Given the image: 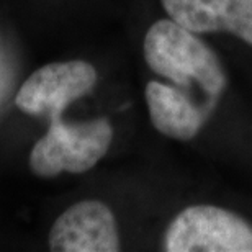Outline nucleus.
Masks as SVG:
<instances>
[{"instance_id":"f257e3e1","label":"nucleus","mask_w":252,"mask_h":252,"mask_svg":"<svg viewBox=\"0 0 252 252\" xmlns=\"http://www.w3.org/2000/svg\"><path fill=\"white\" fill-rule=\"evenodd\" d=\"M143 56L156 75L193 94L215 112L228 92L229 77L218 53L201 34L169 17L148 28L143 39Z\"/></svg>"},{"instance_id":"f03ea898","label":"nucleus","mask_w":252,"mask_h":252,"mask_svg":"<svg viewBox=\"0 0 252 252\" xmlns=\"http://www.w3.org/2000/svg\"><path fill=\"white\" fill-rule=\"evenodd\" d=\"M113 136V125L107 117L49 122L48 131L30 151V170L39 179H54L63 172H89L107 156Z\"/></svg>"},{"instance_id":"7ed1b4c3","label":"nucleus","mask_w":252,"mask_h":252,"mask_svg":"<svg viewBox=\"0 0 252 252\" xmlns=\"http://www.w3.org/2000/svg\"><path fill=\"white\" fill-rule=\"evenodd\" d=\"M160 249L165 252H252V223L220 205H189L167 223Z\"/></svg>"},{"instance_id":"20e7f679","label":"nucleus","mask_w":252,"mask_h":252,"mask_svg":"<svg viewBox=\"0 0 252 252\" xmlns=\"http://www.w3.org/2000/svg\"><path fill=\"white\" fill-rule=\"evenodd\" d=\"M98 72L84 59L49 63L30 75L15 97V105L30 117L63 118L70 105L95 89Z\"/></svg>"},{"instance_id":"39448f33","label":"nucleus","mask_w":252,"mask_h":252,"mask_svg":"<svg viewBox=\"0 0 252 252\" xmlns=\"http://www.w3.org/2000/svg\"><path fill=\"white\" fill-rule=\"evenodd\" d=\"M53 252H118V223L112 208L100 200H82L64 210L48 236Z\"/></svg>"},{"instance_id":"423d86ee","label":"nucleus","mask_w":252,"mask_h":252,"mask_svg":"<svg viewBox=\"0 0 252 252\" xmlns=\"http://www.w3.org/2000/svg\"><path fill=\"white\" fill-rule=\"evenodd\" d=\"M144 100L156 131L180 143L193 141L215 115V110L193 94L162 80L146 84Z\"/></svg>"},{"instance_id":"0eeeda50","label":"nucleus","mask_w":252,"mask_h":252,"mask_svg":"<svg viewBox=\"0 0 252 252\" xmlns=\"http://www.w3.org/2000/svg\"><path fill=\"white\" fill-rule=\"evenodd\" d=\"M165 15L196 34H231L252 48V0H160Z\"/></svg>"}]
</instances>
